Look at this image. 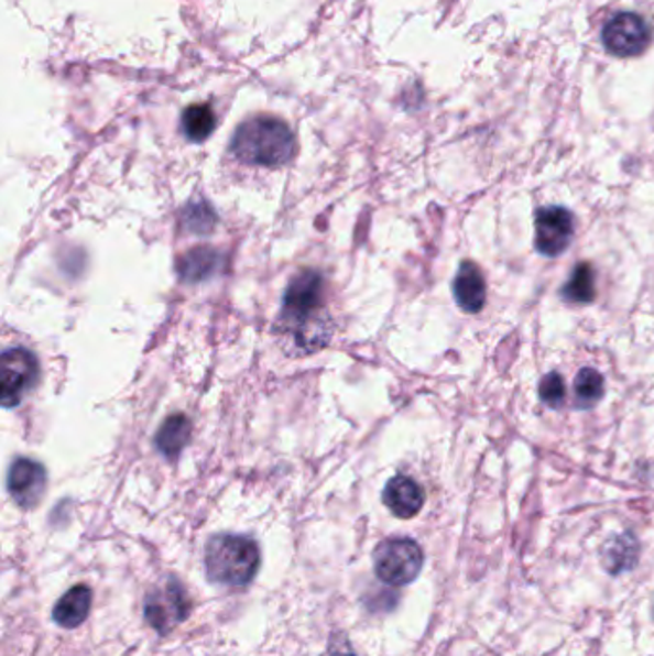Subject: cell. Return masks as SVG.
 I'll use <instances>...</instances> for the list:
<instances>
[{"label":"cell","instance_id":"7c38bea8","mask_svg":"<svg viewBox=\"0 0 654 656\" xmlns=\"http://www.w3.org/2000/svg\"><path fill=\"white\" fill-rule=\"evenodd\" d=\"M92 591L89 586H75L54 604L53 620L59 627L75 630L89 619Z\"/></svg>","mask_w":654,"mask_h":656},{"label":"cell","instance_id":"9c48e42d","mask_svg":"<svg viewBox=\"0 0 654 656\" xmlns=\"http://www.w3.org/2000/svg\"><path fill=\"white\" fill-rule=\"evenodd\" d=\"M46 490V470L37 461L20 457L8 470V492L22 509L37 507Z\"/></svg>","mask_w":654,"mask_h":656},{"label":"cell","instance_id":"30bf717a","mask_svg":"<svg viewBox=\"0 0 654 656\" xmlns=\"http://www.w3.org/2000/svg\"><path fill=\"white\" fill-rule=\"evenodd\" d=\"M382 501L397 518H413L424 505L423 488L413 478L400 474L388 482Z\"/></svg>","mask_w":654,"mask_h":656},{"label":"cell","instance_id":"2e32d148","mask_svg":"<svg viewBox=\"0 0 654 656\" xmlns=\"http://www.w3.org/2000/svg\"><path fill=\"white\" fill-rule=\"evenodd\" d=\"M563 298L573 304H589L593 302L595 294V271L593 265L589 263H578L574 267L573 275L568 278V283L563 288Z\"/></svg>","mask_w":654,"mask_h":656},{"label":"cell","instance_id":"8992f818","mask_svg":"<svg viewBox=\"0 0 654 656\" xmlns=\"http://www.w3.org/2000/svg\"><path fill=\"white\" fill-rule=\"evenodd\" d=\"M39 379L37 358L25 348H10L2 353V381H0V402L7 407H18L25 394Z\"/></svg>","mask_w":654,"mask_h":656},{"label":"cell","instance_id":"52a82bcc","mask_svg":"<svg viewBox=\"0 0 654 656\" xmlns=\"http://www.w3.org/2000/svg\"><path fill=\"white\" fill-rule=\"evenodd\" d=\"M651 43V28L641 15L622 12L610 18L602 30V45L612 56H640Z\"/></svg>","mask_w":654,"mask_h":656},{"label":"cell","instance_id":"8fae6325","mask_svg":"<svg viewBox=\"0 0 654 656\" xmlns=\"http://www.w3.org/2000/svg\"><path fill=\"white\" fill-rule=\"evenodd\" d=\"M457 304L467 314H478L486 304V283L476 263L462 262L454 281Z\"/></svg>","mask_w":654,"mask_h":656},{"label":"cell","instance_id":"7a4b0ae2","mask_svg":"<svg viewBox=\"0 0 654 656\" xmlns=\"http://www.w3.org/2000/svg\"><path fill=\"white\" fill-rule=\"evenodd\" d=\"M231 150L246 164L276 167L286 164L294 154V134L284 121L260 116L237 129Z\"/></svg>","mask_w":654,"mask_h":656},{"label":"cell","instance_id":"d6986e66","mask_svg":"<svg viewBox=\"0 0 654 656\" xmlns=\"http://www.w3.org/2000/svg\"><path fill=\"white\" fill-rule=\"evenodd\" d=\"M330 656H356V653L348 647V643H342L340 647H338V645L333 647V653H330Z\"/></svg>","mask_w":654,"mask_h":656},{"label":"cell","instance_id":"9a60e30c","mask_svg":"<svg viewBox=\"0 0 654 656\" xmlns=\"http://www.w3.org/2000/svg\"><path fill=\"white\" fill-rule=\"evenodd\" d=\"M216 121V113L208 105H193L181 116V128L188 141L201 142L214 133Z\"/></svg>","mask_w":654,"mask_h":656},{"label":"cell","instance_id":"4fadbf2b","mask_svg":"<svg viewBox=\"0 0 654 656\" xmlns=\"http://www.w3.org/2000/svg\"><path fill=\"white\" fill-rule=\"evenodd\" d=\"M190 434H193V425L185 415H173L167 418L164 425L160 426V430L156 434V448L162 456L167 459L177 457L186 444L190 440Z\"/></svg>","mask_w":654,"mask_h":656},{"label":"cell","instance_id":"ac0fdd59","mask_svg":"<svg viewBox=\"0 0 654 656\" xmlns=\"http://www.w3.org/2000/svg\"><path fill=\"white\" fill-rule=\"evenodd\" d=\"M539 397L543 403H547L553 409L560 407L566 400L565 381L558 373H549L543 376L539 382Z\"/></svg>","mask_w":654,"mask_h":656},{"label":"cell","instance_id":"5b68a950","mask_svg":"<svg viewBox=\"0 0 654 656\" xmlns=\"http://www.w3.org/2000/svg\"><path fill=\"white\" fill-rule=\"evenodd\" d=\"M190 614V599L177 578L167 576L157 582L144 601V619L157 634H170Z\"/></svg>","mask_w":654,"mask_h":656},{"label":"cell","instance_id":"3957f363","mask_svg":"<svg viewBox=\"0 0 654 656\" xmlns=\"http://www.w3.org/2000/svg\"><path fill=\"white\" fill-rule=\"evenodd\" d=\"M206 576L209 582L244 588L260 570V547L252 537L219 534L206 544Z\"/></svg>","mask_w":654,"mask_h":656},{"label":"cell","instance_id":"5bb4252c","mask_svg":"<svg viewBox=\"0 0 654 656\" xmlns=\"http://www.w3.org/2000/svg\"><path fill=\"white\" fill-rule=\"evenodd\" d=\"M640 557V545L635 542L632 534L617 536L610 539L609 544L602 549V565L609 570L610 575H620L625 570H632L633 565Z\"/></svg>","mask_w":654,"mask_h":656},{"label":"cell","instance_id":"277c9868","mask_svg":"<svg viewBox=\"0 0 654 656\" xmlns=\"http://www.w3.org/2000/svg\"><path fill=\"white\" fill-rule=\"evenodd\" d=\"M374 575L380 582L402 588L415 582L424 565L421 545L410 537H390L384 539L372 555Z\"/></svg>","mask_w":654,"mask_h":656},{"label":"cell","instance_id":"ba28073f","mask_svg":"<svg viewBox=\"0 0 654 656\" xmlns=\"http://www.w3.org/2000/svg\"><path fill=\"white\" fill-rule=\"evenodd\" d=\"M574 237V217L568 209L549 206L535 216V248L543 255L563 254Z\"/></svg>","mask_w":654,"mask_h":656},{"label":"cell","instance_id":"6da1fadb","mask_svg":"<svg viewBox=\"0 0 654 656\" xmlns=\"http://www.w3.org/2000/svg\"><path fill=\"white\" fill-rule=\"evenodd\" d=\"M323 276L313 269H305L292 278L284 292L281 325L294 335L297 346L312 351L325 346L327 335H323Z\"/></svg>","mask_w":654,"mask_h":656},{"label":"cell","instance_id":"e0dca14e","mask_svg":"<svg viewBox=\"0 0 654 656\" xmlns=\"http://www.w3.org/2000/svg\"><path fill=\"white\" fill-rule=\"evenodd\" d=\"M604 395V381L595 369H581L574 381V402L578 407H591Z\"/></svg>","mask_w":654,"mask_h":656}]
</instances>
